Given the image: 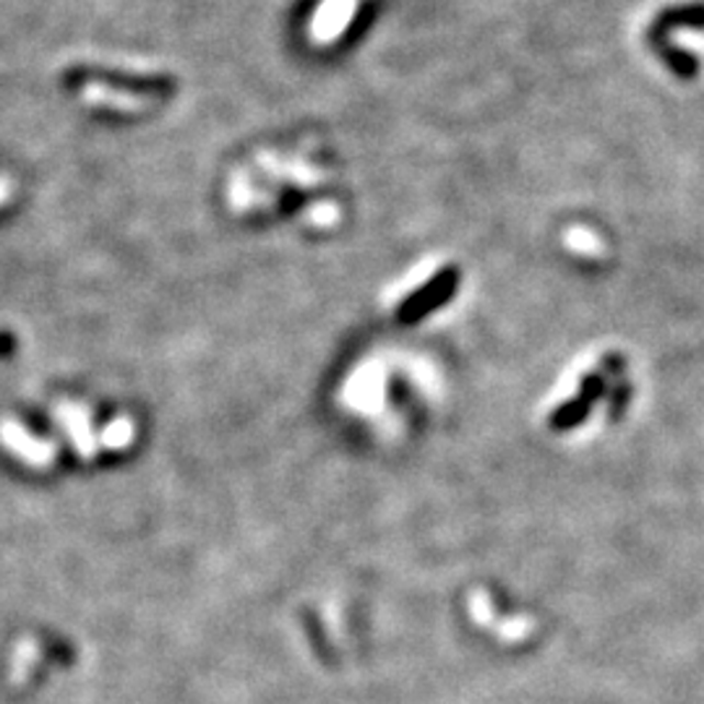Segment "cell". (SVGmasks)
<instances>
[{
    "label": "cell",
    "mask_w": 704,
    "mask_h": 704,
    "mask_svg": "<svg viewBox=\"0 0 704 704\" xmlns=\"http://www.w3.org/2000/svg\"><path fill=\"white\" fill-rule=\"evenodd\" d=\"M605 392V379L601 373H592L588 376V379L582 381V389H580V396L584 402H590V404H595L597 400H601Z\"/></svg>",
    "instance_id": "obj_3"
},
{
    "label": "cell",
    "mask_w": 704,
    "mask_h": 704,
    "mask_svg": "<svg viewBox=\"0 0 704 704\" xmlns=\"http://www.w3.org/2000/svg\"><path fill=\"white\" fill-rule=\"evenodd\" d=\"M590 410H592V404L584 402L582 396H577V400L561 404V407L550 415L548 423L554 431H571L590 415Z\"/></svg>",
    "instance_id": "obj_2"
},
{
    "label": "cell",
    "mask_w": 704,
    "mask_h": 704,
    "mask_svg": "<svg viewBox=\"0 0 704 704\" xmlns=\"http://www.w3.org/2000/svg\"><path fill=\"white\" fill-rule=\"evenodd\" d=\"M457 288H459L457 267H444L442 271H436L423 288H417L415 292H410V295L404 298L400 309H396V322L404 326L423 322L425 316H431L434 311L444 309V305L455 298Z\"/></svg>",
    "instance_id": "obj_1"
}]
</instances>
